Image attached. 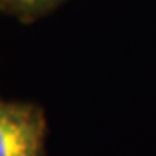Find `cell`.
I'll list each match as a JSON object with an SVG mask.
<instances>
[{
    "label": "cell",
    "instance_id": "1",
    "mask_svg": "<svg viewBox=\"0 0 156 156\" xmlns=\"http://www.w3.org/2000/svg\"><path fill=\"white\" fill-rule=\"evenodd\" d=\"M46 119L40 107L23 102L0 105V156H43Z\"/></svg>",
    "mask_w": 156,
    "mask_h": 156
},
{
    "label": "cell",
    "instance_id": "2",
    "mask_svg": "<svg viewBox=\"0 0 156 156\" xmlns=\"http://www.w3.org/2000/svg\"><path fill=\"white\" fill-rule=\"evenodd\" d=\"M62 0H0V8L23 19H34L46 13Z\"/></svg>",
    "mask_w": 156,
    "mask_h": 156
},
{
    "label": "cell",
    "instance_id": "3",
    "mask_svg": "<svg viewBox=\"0 0 156 156\" xmlns=\"http://www.w3.org/2000/svg\"><path fill=\"white\" fill-rule=\"evenodd\" d=\"M2 102H3V101H0V105H2Z\"/></svg>",
    "mask_w": 156,
    "mask_h": 156
}]
</instances>
